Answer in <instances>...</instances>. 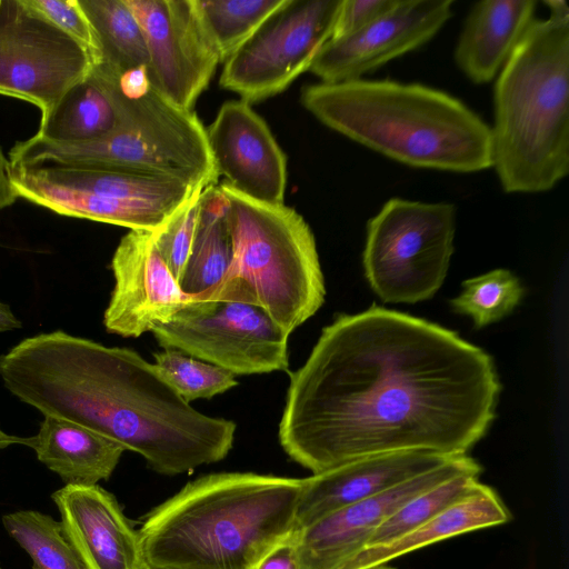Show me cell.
Returning a JSON list of instances; mask_svg holds the SVG:
<instances>
[{
    "label": "cell",
    "instance_id": "obj_22",
    "mask_svg": "<svg viewBox=\"0 0 569 569\" xmlns=\"http://www.w3.org/2000/svg\"><path fill=\"white\" fill-rule=\"evenodd\" d=\"M38 178L66 188L116 201L146 202L180 208L196 191L204 189L163 177L127 170L58 163L24 166Z\"/></svg>",
    "mask_w": 569,
    "mask_h": 569
},
{
    "label": "cell",
    "instance_id": "obj_25",
    "mask_svg": "<svg viewBox=\"0 0 569 569\" xmlns=\"http://www.w3.org/2000/svg\"><path fill=\"white\" fill-rule=\"evenodd\" d=\"M94 32L99 54L94 67L114 74L148 67L143 30L126 0H78Z\"/></svg>",
    "mask_w": 569,
    "mask_h": 569
},
{
    "label": "cell",
    "instance_id": "obj_30",
    "mask_svg": "<svg viewBox=\"0 0 569 569\" xmlns=\"http://www.w3.org/2000/svg\"><path fill=\"white\" fill-rule=\"evenodd\" d=\"M154 365L177 393L188 403L211 399L236 386L233 373L174 349L154 352Z\"/></svg>",
    "mask_w": 569,
    "mask_h": 569
},
{
    "label": "cell",
    "instance_id": "obj_15",
    "mask_svg": "<svg viewBox=\"0 0 569 569\" xmlns=\"http://www.w3.org/2000/svg\"><path fill=\"white\" fill-rule=\"evenodd\" d=\"M114 286L103 313L109 333L137 338L168 322L191 297L156 248L153 232L129 230L111 259Z\"/></svg>",
    "mask_w": 569,
    "mask_h": 569
},
{
    "label": "cell",
    "instance_id": "obj_21",
    "mask_svg": "<svg viewBox=\"0 0 569 569\" xmlns=\"http://www.w3.org/2000/svg\"><path fill=\"white\" fill-rule=\"evenodd\" d=\"M38 460L66 485H98L108 480L126 449L77 423L44 416L36 436L28 437Z\"/></svg>",
    "mask_w": 569,
    "mask_h": 569
},
{
    "label": "cell",
    "instance_id": "obj_26",
    "mask_svg": "<svg viewBox=\"0 0 569 569\" xmlns=\"http://www.w3.org/2000/svg\"><path fill=\"white\" fill-rule=\"evenodd\" d=\"M7 532L30 556L33 569H87L67 538L61 521L37 510L2 517Z\"/></svg>",
    "mask_w": 569,
    "mask_h": 569
},
{
    "label": "cell",
    "instance_id": "obj_4",
    "mask_svg": "<svg viewBox=\"0 0 569 569\" xmlns=\"http://www.w3.org/2000/svg\"><path fill=\"white\" fill-rule=\"evenodd\" d=\"M336 132L400 163L459 173L492 168L490 127L456 97L421 83L358 79L302 89Z\"/></svg>",
    "mask_w": 569,
    "mask_h": 569
},
{
    "label": "cell",
    "instance_id": "obj_3",
    "mask_svg": "<svg viewBox=\"0 0 569 569\" xmlns=\"http://www.w3.org/2000/svg\"><path fill=\"white\" fill-rule=\"evenodd\" d=\"M303 478L220 472L188 482L138 530L147 569H254L296 531Z\"/></svg>",
    "mask_w": 569,
    "mask_h": 569
},
{
    "label": "cell",
    "instance_id": "obj_20",
    "mask_svg": "<svg viewBox=\"0 0 569 569\" xmlns=\"http://www.w3.org/2000/svg\"><path fill=\"white\" fill-rule=\"evenodd\" d=\"M511 512L498 493L480 481L462 499L427 522L381 546L366 547L340 569H371L446 539L509 522Z\"/></svg>",
    "mask_w": 569,
    "mask_h": 569
},
{
    "label": "cell",
    "instance_id": "obj_1",
    "mask_svg": "<svg viewBox=\"0 0 569 569\" xmlns=\"http://www.w3.org/2000/svg\"><path fill=\"white\" fill-rule=\"evenodd\" d=\"M288 373L278 438L312 473L391 452L465 456L487 433L501 390L481 348L378 306L338 316Z\"/></svg>",
    "mask_w": 569,
    "mask_h": 569
},
{
    "label": "cell",
    "instance_id": "obj_36",
    "mask_svg": "<svg viewBox=\"0 0 569 569\" xmlns=\"http://www.w3.org/2000/svg\"><path fill=\"white\" fill-rule=\"evenodd\" d=\"M22 322L12 312L9 305L0 301V333L20 329Z\"/></svg>",
    "mask_w": 569,
    "mask_h": 569
},
{
    "label": "cell",
    "instance_id": "obj_11",
    "mask_svg": "<svg viewBox=\"0 0 569 569\" xmlns=\"http://www.w3.org/2000/svg\"><path fill=\"white\" fill-rule=\"evenodd\" d=\"M92 68L88 50L26 0H0V94L34 104L42 122Z\"/></svg>",
    "mask_w": 569,
    "mask_h": 569
},
{
    "label": "cell",
    "instance_id": "obj_31",
    "mask_svg": "<svg viewBox=\"0 0 569 569\" xmlns=\"http://www.w3.org/2000/svg\"><path fill=\"white\" fill-rule=\"evenodd\" d=\"M204 189L196 191L160 229L153 232L156 248L179 283L196 237Z\"/></svg>",
    "mask_w": 569,
    "mask_h": 569
},
{
    "label": "cell",
    "instance_id": "obj_34",
    "mask_svg": "<svg viewBox=\"0 0 569 569\" xmlns=\"http://www.w3.org/2000/svg\"><path fill=\"white\" fill-rule=\"evenodd\" d=\"M254 569H299L293 535L270 550Z\"/></svg>",
    "mask_w": 569,
    "mask_h": 569
},
{
    "label": "cell",
    "instance_id": "obj_23",
    "mask_svg": "<svg viewBox=\"0 0 569 569\" xmlns=\"http://www.w3.org/2000/svg\"><path fill=\"white\" fill-rule=\"evenodd\" d=\"M120 123L112 93L92 68L88 77L63 94L34 136L56 143L80 144L109 137Z\"/></svg>",
    "mask_w": 569,
    "mask_h": 569
},
{
    "label": "cell",
    "instance_id": "obj_10",
    "mask_svg": "<svg viewBox=\"0 0 569 569\" xmlns=\"http://www.w3.org/2000/svg\"><path fill=\"white\" fill-rule=\"evenodd\" d=\"M341 2L287 0L224 61L220 86L248 103L286 90L330 40Z\"/></svg>",
    "mask_w": 569,
    "mask_h": 569
},
{
    "label": "cell",
    "instance_id": "obj_9",
    "mask_svg": "<svg viewBox=\"0 0 569 569\" xmlns=\"http://www.w3.org/2000/svg\"><path fill=\"white\" fill-rule=\"evenodd\" d=\"M152 335L179 350L236 375L289 371V336L258 306L238 300L190 298Z\"/></svg>",
    "mask_w": 569,
    "mask_h": 569
},
{
    "label": "cell",
    "instance_id": "obj_37",
    "mask_svg": "<svg viewBox=\"0 0 569 569\" xmlns=\"http://www.w3.org/2000/svg\"><path fill=\"white\" fill-rule=\"evenodd\" d=\"M28 438L17 437L12 435H8L0 427V449H4L12 445H24L27 446Z\"/></svg>",
    "mask_w": 569,
    "mask_h": 569
},
{
    "label": "cell",
    "instance_id": "obj_12",
    "mask_svg": "<svg viewBox=\"0 0 569 569\" xmlns=\"http://www.w3.org/2000/svg\"><path fill=\"white\" fill-rule=\"evenodd\" d=\"M147 42L153 88L174 106L193 111L221 58L198 0H126Z\"/></svg>",
    "mask_w": 569,
    "mask_h": 569
},
{
    "label": "cell",
    "instance_id": "obj_38",
    "mask_svg": "<svg viewBox=\"0 0 569 569\" xmlns=\"http://www.w3.org/2000/svg\"><path fill=\"white\" fill-rule=\"evenodd\" d=\"M371 569H396V568L389 567L387 565H382V566H378V567H375V568H371Z\"/></svg>",
    "mask_w": 569,
    "mask_h": 569
},
{
    "label": "cell",
    "instance_id": "obj_14",
    "mask_svg": "<svg viewBox=\"0 0 569 569\" xmlns=\"http://www.w3.org/2000/svg\"><path fill=\"white\" fill-rule=\"evenodd\" d=\"M466 473L480 475L481 466L467 455L453 457L395 488L296 530L293 540L299 569H340L366 547L373 531L405 502L442 481Z\"/></svg>",
    "mask_w": 569,
    "mask_h": 569
},
{
    "label": "cell",
    "instance_id": "obj_18",
    "mask_svg": "<svg viewBox=\"0 0 569 569\" xmlns=\"http://www.w3.org/2000/svg\"><path fill=\"white\" fill-rule=\"evenodd\" d=\"M453 457L402 451L366 457L303 478L297 506L296 530L395 488Z\"/></svg>",
    "mask_w": 569,
    "mask_h": 569
},
{
    "label": "cell",
    "instance_id": "obj_29",
    "mask_svg": "<svg viewBox=\"0 0 569 569\" xmlns=\"http://www.w3.org/2000/svg\"><path fill=\"white\" fill-rule=\"evenodd\" d=\"M461 293L450 303L452 309L472 318L482 328L509 315L523 297L520 280L507 269H495L467 279Z\"/></svg>",
    "mask_w": 569,
    "mask_h": 569
},
{
    "label": "cell",
    "instance_id": "obj_13",
    "mask_svg": "<svg viewBox=\"0 0 569 569\" xmlns=\"http://www.w3.org/2000/svg\"><path fill=\"white\" fill-rule=\"evenodd\" d=\"M452 0H397L379 18L328 40L309 69L323 83L362 77L429 42L452 16Z\"/></svg>",
    "mask_w": 569,
    "mask_h": 569
},
{
    "label": "cell",
    "instance_id": "obj_7",
    "mask_svg": "<svg viewBox=\"0 0 569 569\" xmlns=\"http://www.w3.org/2000/svg\"><path fill=\"white\" fill-rule=\"evenodd\" d=\"M219 188L227 199L231 260L211 299L258 306L290 336L325 302L315 236L293 208L252 200L226 182Z\"/></svg>",
    "mask_w": 569,
    "mask_h": 569
},
{
    "label": "cell",
    "instance_id": "obj_6",
    "mask_svg": "<svg viewBox=\"0 0 569 569\" xmlns=\"http://www.w3.org/2000/svg\"><path fill=\"white\" fill-rule=\"evenodd\" d=\"M94 71L117 103L119 129L107 138L80 144L56 143L33 134L11 148V167L93 166L163 177L192 187L217 184L219 177L207 130L194 111L168 101L147 76H133L117 83L106 73Z\"/></svg>",
    "mask_w": 569,
    "mask_h": 569
},
{
    "label": "cell",
    "instance_id": "obj_5",
    "mask_svg": "<svg viewBox=\"0 0 569 569\" xmlns=\"http://www.w3.org/2000/svg\"><path fill=\"white\" fill-rule=\"evenodd\" d=\"M545 4L493 88L492 168L507 193L548 191L569 172V7Z\"/></svg>",
    "mask_w": 569,
    "mask_h": 569
},
{
    "label": "cell",
    "instance_id": "obj_28",
    "mask_svg": "<svg viewBox=\"0 0 569 569\" xmlns=\"http://www.w3.org/2000/svg\"><path fill=\"white\" fill-rule=\"evenodd\" d=\"M479 476L460 475L416 495L373 531L366 547L385 545L427 522L466 497L479 482Z\"/></svg>",
    "mask_w": 569,
    "mask_h": 569
},
{
    "label": "cell",
    "instance_id": "obj_33",
    "mask_svg": "<svg viewBox=\"0 0 569 569\" xmlns=\"http://www.w3.org/2000/svg\"><path fill=\"white\" fill-rule=\"evenodd\" d=\"M397 0H342L332 36L337 39L358 31L388 11Z\"/></svg>",
    "mask_w": 569,
    "mask_h": 569
},
{
    "label": "cell",
    "instance_id": "obj_40",
    "mask_svg": "<svg viewBox=\"0 0 569 569\" xmlns=\"http://www.w3.org/2000/svg\"><path fill=\"white\" fill-rule=\"evenodd\" d=\"M147 569V568H146Z\"/></svg>",
    "mask_w": 569,
    "mask_h": 569
},
{
    "label": "cell",
    "instance_id": "obj_35",
    "mask_svg": "<svg viewBox=\"0 0 569 569\" xmlns=\"http://www.w3.org/2000/svg\"><path fill=\"white\" fill-rule=\"evenodd\" d=\"M17 199L11 183V164L0 147V209L12 206Z\"/></svg>",
    "mask_w": 569,
    "mask_h": 569
},
{
    "label": "cell",
    "instance_id": "obj_17",
    "mask_svg": "<svg viewBox=\"0 0 569 569\" xmlns=\"http://www.w3.org/2000/svg\"><path fill=\"white\" fill-rule=\"evenodd\" d=\"M51 498L87 569H146L139 532L111 492L99 485H66Z\"/></svg>",
    "mask_w": 569,
    "mask_h": 569
},
{
    "label": "cell",
    "instance_id": "obj_8",
    "mask_svg": "<svg viewBox=\"0 0 569 569\" xmlns=\"http://www.w3.org/2000/svg\"><path fill=\"white\" fill-rule=\"evenodd\" d=\"M456 207L391 198L367 223L365 276L385 301L415 303L441 287L453 253Z\"/></svg>",
    "mask_w": 569,
    "mask_h": 569
},
{
    "label": "cell",
    "instance_id": "obj_16",
    "mask_svg": "<svg viewBox=\"0 0 569 569\" xmlns=\"http://www.w3.org/2000/svg\"><path fill=\"white\" fill-rule=\"evenodd\" d=\"M206 130L218 177L252 200L283 203L287 158L250 103H223Z\"/></svg>",
    "mask_w": 569,
    "mask_h": 569
},
{
    "label": "cell",
    "instance_id": "obj_24",
    "mask_svg": "<svg viewBox=\"0 0 569 569\" xmlns=\"http://www.w3.org/2000/svg\"><path fill=\"white\" fill-rule=\"evenodd\" d=\"M226 210L227 199L219 186L206 188L196 237L180 280L182 291L192 299H211L227 274L231 244Z\"/></svg>",
    "mask_w": 569,
    "mask_h": 569
},
{
    "label": "cell",
    "instance_id": "obj_19",
    "mask_svg": "<svg viewBox=\"0 0 569 569\" xmlns=\"http://www.w3.org/2000/svg\"><path fill=\"white\" fill-rule=\"evenodd\" d=\"M536 0H486L473 4L459 36L455 61L477 84L492 81L536 19Z\"/></svg>",
    "mask_w": 569,
    "mask_h": 569
},
{
    "label": "cell",
    "instance_id": "obj_39",
    "mask_svg": "<svg viewBox=\"0 0 569 569\" xmlns=\"http://www.w3.org/2000/svg\"><path fill=\"white\" fill-rule=\"evenodd\" d=\"M0 569H4V568L0 565Z\"/></svg>",
    "mask_w": 569,
    "mask_h": 569
},
{
    "label": "cell",
    "instance_id": "obj_27",
    "mask_svg": "<svg viewBox=\"0 0 569 569\" xmlns=\"http://www.w3.org/2000/svg\"><path fill=\"white\" fill-rule=\"evenodd\" d=\"M221 62L230 58L287 0H198Z\"/></svg>",
    "mask_w": 569,
    "mask_h": 569
},
{
    "label": "cell",
    "instance_id": "obj_32",
    "mask_svg": "<svg viewBox=\"0 0 569 569\" xmlns=\"http://www.w3.org/2000/svg\"><path fill=\"white\" fill-rule=\"evenodd\" d=\"M51 23L70 36L90 53L93 64L99 49L94 32L78 0H26Z\"/></svg>",
    "mask_w": 569,
    "mask_h": 569
},
{
    "label": "cell",
    "instance_id": "obj_2",
    "mask_svg": "<svg viewBox=\"0 0 569 569\" xmlns=\"http://www.w3.org/2000/svg\"><path fill=\"white\" fill-rule=\"evenodd\" d=\"M0 378L23 403L139 453L161 475L218 462L237 425L186 402L154 363L62 330L28 337L0 355Z\"/></svg>",
    "mask_w": 569,
    "mask_h": 569
}]
</instances>
